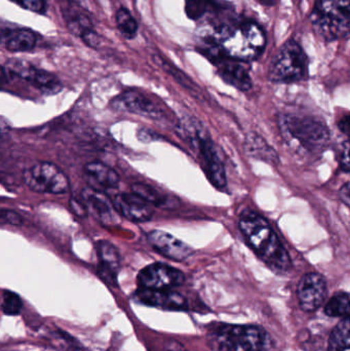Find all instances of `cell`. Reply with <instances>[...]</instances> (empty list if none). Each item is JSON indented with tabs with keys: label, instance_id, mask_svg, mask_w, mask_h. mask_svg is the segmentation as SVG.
I'll list each match as a JSON object with an SVG mask.
<instances>
[{
	"label": "cell",
	"instance_id": "6da1fadb",
	"mask_svg": "<svg viewBox=\"0 0 350 351\" xmlns=\"http://www.w3.org/2000/svg\"><path fill=\"white\" fill-rule=\"evenodd\" d=\"M208 43H213L224 57L236 61H252L264 51V31L253 21L240 23H220L213 27Z\"/></svg>",
	"mask_w": 350,
	"mask_h": 351
},
{
	"label": "cell",
	"instance_id": "7a4b0ae2",
	"mask_svg": "<svg viewBox=\"0 0 350 351\" xmlns=\"http://www.w3.org/2000/svg\"><path fill=\"white\" fill-rule=\"evenodd\" d=\"M238 226L253 251L269 268L282 274L289 271L292 267L291 258L263 217L252 210H246L240 215Z\"/></svg>",
	"mask_w": 350,
	"mask_h": 351
},
{
	"label": "cell",
	"instance_id": "3957f363",
	"mask_svg": "<svg viewBox=\"0 0 350 351\" xmlns=\"http://www.w3.org/2000/svg\"><path fill=\"white\" fill-rule=\"evenodd\" d=\"M208 344L213 351H268L271 336L259 326L217 324L208 332Z\"/></svg>",
	"mask_w": 350,
	"mask_h": 351
},
{
	"label": "cell",
	"instance_id": "277c9868",
	"mask_svg": "<svg viewBox=\"0 0 350 351\" xmlns=\"http://www.w3.org/2000/svg\"><path fill=\"white\" fill-rule=\"evenodd\" d=\"M310 22L316 34L325 41L350 35V0H316Z\"/></svg>",
	"mask_w": 350,
	"mask_h": 351
},
{
	"label": "cell",
	"instance_id": "5b68a950",
	"mask_svg": "<svg viewBox=\"0 0 350 351\" xmlns=\"http://www.w3.org/2000/svg\"><path fill=\"white\" fill-rule=\"evenodd\" d=\"M279 128L287 141L295 142L306 152H323L330 142L328 128L314 117L284 115Z\"/></svg>",
	"mask_w": 350,
	"mask_h": 351
},
{
	"label": "cell",
	"instance_id": "8992f818",
	"mask_svg": "<svg viewBox=\"0 0 350 351\" xmlns=\"http://www.w3.org/2000/svg\"><path fill=\"white\" fill-rule=\"evenodd\" d=\"M183 129L189 142L199 150L208 179L218 189H224L227 185L225 168L207 129L195 119H186Z\"/></svg>",
	"mask_w": 350,
	"mask_h": 351
},
{
	"label": "cell",
	"instance_id": "52a82bcc",
	"mask_svg": "<svg viewBox=\"0 0 350 351\" xmlns=\"http://www.w3.org/2000/svg\"><path fill=\"white\" fill-rule=\"evenodd\" d=\"M308 75V59L305 51L293 39L286 41L273 58L268 70L273 82H300Z\"/></svg>",
	"mask_w": 350,
	"mask_h": 351
},
{
	"label": "cell",
	"instance_id": "ba28073f",
	"mask_svg": "<svg viewBox=\"0 0 350 351\" xmlns=\"http://www.w3.org/2000/svg\"><path fill=\"white\" fill-rule=\"evenodd\" d=\"M25 183L38 193L64 194L69 189V179L53 162H40L24 171Z\"/></svg>",
	"mask_w": 350,
	"mask_h": 351
},
{
	"label": "cell",
	"instance_id": "9c48e42d",
	"mask_svg": "<svg viewBox=\"0 0 350 351\" xmlns=\"http://www.w3.org/2000/svg\"><path fill=\"white\" fill-rule=\"evenodd\" d=\"M6 69L40 90L42 94L55 95L63 90V84L57 76L51 72L38 69L22 60H10L6 63Z\"/></svg>",
	"mask_w": 350,
	"mask_h": 351
},
{
	"label": "cell",
	"instance_id": "30bf717a",
	"mask_svg": "<svg viewBox=\"0 0 350 351\" xmlns=\"http://www.w3.org/2000/svg\"><path fill=\"white\" fill-rule=\"evenodd\" d=\"M185 280L182 271L164 263L150 264L138 274L140 288L151 290H172L182 286Z\"/></svg>",
	"mask_w": 350,
	"mask_h": 351
},
{
	"label": "cell",
	"instance_id": "8fae6325",
	"mask_svg": "<svg viewBox=\"0 0 350 351\" xmlns=\"http://www.w3.org/2000/svg\"><path fill=\"white\" fill-rule=\"evenodd\" d=\"M328 295L326 280L316 272L302 276L297 287V297L300 308L305 313L318 311L326 300Z\"/></svg>",
	"mask_w": 350,
	"mask_h": 351
},
{
	"label": "cell",
	"instance_id": "7c38bea8",
	"mask_svg": "<svg viewBox=\"0 0 350 351\" xmlns=\"http://www.w3.org/2000/svg\"><path fill=\"white\" fill-rule=\"evenodd\" d=\"M134 300L139 304L162 311H181L188 309L187 299L180 293L172 290L139 288L134 294Z\"/></svg>",
	"mask_w": 350,
	"mask_h": 351
},
{
	"label": "cell",
	"instance_id": "4fadbf2b",
	"mask_svg": "<svg viewBox=\"0 0 350 351\" xmlns=\"http://www.w3.org/2000/svg\"><path fill=\"white\" fill-rule=\"evenodd\" d=\"M147 239L152 247L160 255L174 261H184L193 254V249L190 245L164 231H151L148 234Z\"/></svg>",
	"mask_w": 350,
	"mask_h": 351
},
{
	"label": "cell",
	"instance_id": "5bb4252c",
	"mask_svg": "<svg viewBox=\"0 0 350 351\" xmlns=\"http://www.w3.org/2000/svg\"><path fill=\"white\" fill-rule=\"evenodd\" d=\"M113 204L121 216L132 222H147L151 220L154 214L151 204L134 192L118 194L113 199Z\"/></svg>",
	"mask_w": 350,
	"mask_h": 351
},
{
	"label": "cell",
	"instance_id": "9a60e30c",
	"mask_svg": "<svg viewBox=\"0 0 350 351\" xmlns=\"http://www.w3.org/2000/svg\"><path fill=\"white\" fill-rule=\"evenodd\" d=\"M82 198L92 214L95 215L101 223L105 225L118 223L119 214L115 210L113 202L109 200L104 192L92 187L86 188L82 191Z\"/></svg>",
	"mask_w": 350,
	"mask_h": 351
},
{
	"label": "cell",
	"instance_id": "2e32d148",
	"mask_svg": "<svg viewBox=\"0 0 350 351\" xmlns=\"http://www.w3.org/2000/svg\"><path fill=\"white\" fill-rule=\"evenodd\" d=\"M111 106L117 110L135 113L152 119H160L162 113L155 104L142 94L136 92H125L115 97Z\"/></svg>",
	"mask_w": 350,
	"mask_h": 351
},
{
	"label": "cell",
	"instance_id": "e0dca14e",
	"mask_svg": "<svg viewBox=\"0 0 350 351\" xmlns=\"http://www.w3.org/2000/svg\"><path fill=\"white\" fill-rule=\"evenodd\" d=\"M99 257V276L111 286H116L117 274L121 268L118 250L110 241H101L97 247Z\"/></svg>",
	"mask_w": 350,
	"mask_h": 351
},
{
	"label": "cell",
	"instance_id": "ac0fdd59",
	"mask_svg": "<svg viewBox=\"0 0 350 351\" xmlns=\"http://www.w3.org/2000/svg\"><path fill=\"white\" fill-rule=\"evenodd\" d=\"M214 64L217 66L218 73L226 84L242 92L252 88V80L249 75L248 70L240 63V61L229 58H222Z\"/></svg>",
	"mask_w": 350,
	"mask_h": 351
},
{
	"label": "cell",
	"instance_id": "d6986e66",
	"mask_svg": "<svg viewBox=\"0 0 350 351\" xmlns=\"http://www.w3.org/2000/svg\"><path fill=\"white\" fill-rule=\"evenodd\" d=\"M84 178L90 187L97 190H110L118 187L121 177L116 171L102 162H92L86 165L84 169Z\"/></svg>",
	"mask_w": 350,
	"mask_h": 351
},
{
	"label": "cell",
	"instance_id": "ffe728a7",
	"mask_svg": "<svg viewBox=\"0 0 350 351\" xmlns=\"http://www.w3.org/2000/svg\"><path fill=\"white\" fill-rule=\"evenodd\" d=\"M2 43L10 51H28L36 45V34L29 29L18 28L2 32Z\"/></svg>",
	"mask_w": 350,
	"mask_h": 351
},
{
	"label": "cell",
	"instance_id": "44dd1931",
	"mask_svg": "<svg viewBox=\"0 0 350 351\" xmlns=\"http://www.w3.org/2000/svg\"><path fill=\"white\" fill-rule=\"evenodd\" d=\"M245 148L251 156L257 160H264L271 165H277L279 162V156L275 150L257 134H249L245 143Z\"/></svg>",
	"mask_w": 350,
	"mask_h": 351
},
{
	"label": "cell",
	"instance_id": "7402d4cb",
	"mask_svg": "<svg viewBox=\"0 0 350 351\" xmlns=\"http://www.w3.org/2000/svg\"><path fill=\"white\" fill-rule=\"evenodd\" d=\"M328 351H350V319H342L334 328L329 338Z\"/></svg>",
	"mask_w": 350,
	"mask_h": 351
},
{
	"label": "cell",
	"instance_id": "603a6c76",
	"mask_svg": "<svg viewBox=\"0 0 350 351\" xmlns=\"http://www.w3.org/2000/svg\"><path fill=\"white\" fill-rule=\"evenodd\" d=\"M226 8L218 0H187L186 4L187 14L192 19L201 18L205 14H218Z\"/></svg>",
	"mask_w": 350,
	"mask_h": 351
},
{
	"label": "cell",
	"instance_id": "cb8c5ba5",
	"mask_svg": "<svg viewBox=\"0 0 350 351\" xmlns=\"http://www.w3.org/2000/svg\"><path fill=\"white\" fill-rule=\"evenodd\" d=\"M328 317L350 319V293H338L333 296L325 306Z\"/></svg>",
	"mask_w": 350,
	"mask_h": 351
},
{
	"label": "cell",
	"instance_id": "d4e9b609",
	"mask_svg": "<svg viewBox=\"0 0 350 351\" xmlns=\"http://www.w3.org/2000/svg\"><path fill=\"white\" fill-rule=\"evenodd\" d=\"M115 21H116L117 28L125 38L132 39L136 36L139 26L129 10L125 8H119L115 16Z\"/></svg>",
	"mask_w": 350,
	"mask_h": 351
},
{
	"label": "cell",
	"instance_id": "484cf974",
	"mask_svg": "<svg viewBox=\"0 0 350 351\" xmlns=\"http://www.w3.org/2000/svg\"><path fill=\"white\" fill-rule=\"evenodd\" d=\"M132 191L154 206H164L168 202L166 196L162 195L158 190L154 189L151 186L145 185V184H134L132 186Z\"/></svg>",
	"mask_w": 350,
	"mask_h": 351
},
{
	"label": "cell",
	"instance_id": "4316f807",
	"mask_svg": "<svg viewBox=\"0 0 350 351\" xmlns=\"http://www.w3.org/2000/svg\"><path fill=\"white\" fill-rule=\"evenodd\" d=\"M23 308L21 297L12 291L3 290L2 292L1 309L5 315H16Z\"/></svg>",
	"mask_w": 350,
	"mask_h": 351
},
{
	"label": "cell",
	"instance_id": "83f0119b",
	"mask_svg": "<svg viewBox=\"0 0 350 351\" xmlns=\"http://www.w3.org/2000/svg\"><path fill=\"white\" fill-rule=\"evenodd\" d=\"M153 60L155 61V63H158V65L162 68V69L166 70L168 74H171V75H172L173 77H174L175 80L179 82V84H182V86H185V88H190V90H192V82H191V80H189V78L187 77L185 74H183V72L179 71L177 68H175L174 66L168 64V62L164 61V60L162 59L160 56H154Z\"/></svg>",
	"mask_w": 350,
	"mask_h": 351
},
{
	"label": "cell",
	"instance_id": "f1b7e54d",
	"mask_svg": "<svg viewBox=\"0 0 350 351\" xmlns=\"http://www.w3.org/2000/svg\"><path fill=\"white\" fill-rule=\"evenodd\" d=\"M10 1L36 14H45L47 10V0H10Z\"/></svg>",
	"mask_w": 350,
	"mask_h": 351
},
{
	"label": "cell",
	"instance_id": "f546056e",
	"mask_svg": "<svg viewBox=\"0 0 350 351\" xmlns=\"http://www.w3.org/2000/svg\"><path fill=\"white\" fill-rule=\"evenodd\" d=\"M339 162H340L341 169L350 174V140L341 146Z\"/></svg>",
	"mask_w": 350,
	"mask_h": 351
},
{
	"label": "cell",
	"instance_id": "4dcf8cb0",
	"mask_svg": "<svg viewBox=\"0 0 350 351\" xmlns=\"http://www.w3.org/2000/svg\"><path fill=\"white\" fill-rule=\"evenodd\" d=\"M70 208L74 214L78 217H86L88 215V206L84 204V200H78L77 198H71L70 200Z\"/></svg>",
	"mask_w": 350,
	"mask_h": 351
},
{
	"label": "cell",
	"instance_id": "1f68e13d",
	"mask_svg": "<svg viewBox=\"0 0 350 351\" xmlns=\"http://www.w3.org/2000/svg\"><path fill=\"white\" fill-rule=\"evenodd\" d=\"M2 223H8L12 225H21L23 223L22 218L20 215L12 210H1Z\"/></svg>",
	"mask_w": 350,
	"mask_h": 351
},
{
	"label": "cell",
	"instance_id": "d6a6232c",
	"mask_svg": "<svg viewBox=\"0 0 350 351\" xmlns=\"http://www.w3.org/2000/svg\"><path fill=\"white\" fill-rule=\"evenodd\" d=\"M339 195H340L343 204H347V206L350 208V183L345 184V185L341 187Z\"/></svg>",
	"mask_w": 350,
	"mask_h": 351
},
{
	"label": "cell",
	"instance_id": "836d02e7",
	"mask_svg": "<svg viewBox=\"0 0 350 351\" xmlns=\"http://www.w3.org/2000/svg\"><path fill=\"white\" fill-rule=\"evenodd\" d=\"M166 351H187L182 343L177 341V340L171 339L166 342Z\"/></svg>",
	"mask_w": 350,
	"mask_h": 351
},
{
	"label": "cell",
	"instance_id": "e575fe53",
	"mask_svg": "<svg viewBox=\"0 0 350 351\" xmlns=\"http://www.w3.org/2000/svg\"><path fill=\"white\" fill-rule=\"evenodd\" d=\"M339 130L350 137V114L343 117L338 123Z\"/></svg>",
	"mask_w": 350,
	"mask_h": 351
},
{
	"label": "cell",
	"instance_id": "d590c367",
	"mask_svg": "<svg viewBox=\"0 0 350 351\" xmlns=\"http://www.w3.org/2000/svg\"><path fill=\"white\" fill-rule=\"evenodd\" d=\"M262 5L273 6L277 3V0H258Z\"/></svg>",
	"mask_w": 350,
	"mask_h": 351
}]
</instances>
